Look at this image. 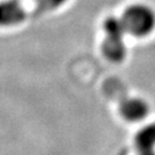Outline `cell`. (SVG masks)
Instances as JSON below:
<instances>
[{"label":"cell","instance_id":"1","mask_svg":"<svg viewBox=\"0 0 155 155\" xmlns=\"http://www.w3.org/2000/svg\"><path fill=\"white\" fill-rule=\"evenodd\" d=\"M121 20L125 32L133 37H146L155 29V12L152 7L145 4L129 6L123 12Z\"/></svg>","mask_w":155,"mask_h":155},{"label":"cell","instance_id":"2","mask_svg":"<svg viewBox=\"0 0 155 155\" xmlns=\"http://www.w3.org/2000/svg\"><path fill=\"white\" fill-rule=\"evenodd\" d=\"M105 39L101 50L107 60L111 62H121L127 55V46L124 36L127 35L121 17L110 16L104 23Z\"/></svg>","mask_w":155,"mask_h":155},{"label":"cell","instance_id":"3","mask_svg":"<svg viewBox=\"0 0 155 155\" xmlns=\"http://www.w3.org/2000/svg\"><path fill=\"white\" fill-rule=\"evenodd\" d=\"M28 13L17 0L0 1V27H14L22 23Z\"/></svg>","mask_w":155,"mask_h":155},{"label":"cell","instance_id":"4","mask_svg":"<svg viewBox=\"0 0 155 155\" xmlns=\"http://www.w3.org/2000/svg\"><path fill=\"white\" fill-rule=\"evenodd\" d=\"M148 104L140 98H130L124 100L121 105V115L130 122L144 120L148 115Z\"/></svg>","mask_w":155,"mask_h":155},{"label":"cell","instance_id":"5","mask_svg":"<svg viewBox=\"0 0 155 155\" xmlns=\"http://www.w3.org/2000/svg\"><path fill=\"white\" fill-rule=\"evenodd\" d=\"M136 145L143 154L153 152L155 147V124L143 127L136 136Z\"/></svg>","mask_w":155,"mask_h":155},{"label":"cell","instance_id":"6","mask_svg":"<svg viewBox=\"0 0 155 155\" xmlns=\"http://www.w3.org/2000/svg\"><path fill=\"white\" fill-rule=\"evenodd\" d=\"M68 0H36V11L35 13H46L54 11L56 8L64 5Z\"/></svg>","mask_w":155,"mask_h":155}]
</instances>
